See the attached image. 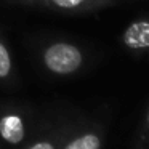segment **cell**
<instances>
[{
    "instance_id": "2",
    "label": "cell",
    "mask_w": 149,
    "mask_h": 149,
    "mask_svg": "<svg viewBox=\"0 0 149 149\" xmlns=\"http://www.w3.org/2000/svg\"><path fill=\"white\" fill-rule=\"evenodd\" d=\"M119 0H40L34 8H43L63 15H85L112 7Z\"/></svg>"
},
{
    "instance_id": "9",
    "label": "cell",
    "mask_w": 149,
    "mask_h": 149,
    "mask_svg": "<svg viewBox=\"0 0 149 149\" xmlns=\"http://www.w3.org/2000/svg\"><path fill=\"white\" fill-rule=\"evenodd\" d=\"M3 2H8V3L13 5H23V7H36L40 0H3Z\"/></svg>"
},
{
    "instance_id": "8",
    "label": "cell",
    "mask_w": 149,
    "mask_h": 149,
    "mask_svg": "<svg viewBox=\"0 0 149 149\" xmlns=\"http://www.w3.org/2000/svg\"><path fill=\"white\" fill-rule=\"evenodd\" d=\"M133 149H149V107L144 114V119L139 123L133 141Z\"/></svg>"
},
{
    "instance_id": "4",
    "label": "cell",
    "mask_w": 149,
    "mask_h": 149,
    "mask_svg": "<svg viewBox=\"0 0 149 149\" xmlns=\"http://www.w3.org/2000/svg\"><path fill=\"white\" fill-rule=\"evenodd\" d=\"M122 45L130 52L149 59V18H138L123 29Z\"/></svg>"
},
{
    "instance_id": "5",
    "label": "cell",
    "mask_w": 149,
    "mask_h": 149,
    "mask_svg": "<svg viewBox=\"0 0 149 149\" xmlns=\"http://www.w3.org/2000/svg\"><path fill=\"white\" fill-rule=\"evenodd\" d=\"M104 136L96 127H88L82 132H75L66 138L61 149H103Z\"/></svg>"
},
{
    "instance_id": "3",
    "label": "cell",
    "mask_w": 149,
    "mask_h": 149,
    "mask_svg": "<svg viewBox=\"0 0 149 149\" xmlns=\"http://www.w3.org/2000/svg\"><path fill=\"white\" fill-rule=\"evenodd\" d=\"M27 119L16 109H5L0 112V138L11 146H19L27 139Z\"/></svg>"
},
{
    "instance_id": "7",
    "label": "cell",
    "mask_w": 149,
    "mask_h": 149,
    "mask_svg": "<svg viewBox=\"0 0 149 149\" xmlns=\"http://www.w3.org/2000/svg\"><path fill=\"white\" fill-rule=\"evenodd\" d=\"M13 74V61L7 43L0 39V80H8Z\"/></svg>"
},
{
    "instance_id": "6",
    "label": "cell",
    "mask_w": 149,
    "mask_h": 149,
    "mask_svg": "<svg viewBox=\"0 0 149 149\" xmlns=\"http://www.w3.org/2000/svg\"><path fill=\"white\" fill-rule=\"evenodd\" d=\"M69 130H71L69 127H63V128L53 130V133H48V135L36 139L32 144H29L24 149H61V146L66 141V138L72 133Z\"/></svg>"
},
{
    "instance_id": "1",
    "label": "cell",
    "mask_w": 149,
    "mask_h": 149,
    "mask_svg": "<svg viewBox=\"0 0 149 149\" xmlns=\"http://www.w3.org/2000/svg\"><path fill=\"white\" fill-rule=\"evenodd\" d=\"M40 61L50 74L66 77L79 72L85 64V53L79 45L68 40L52 42L42 50Z\"/></svg>"
}]
</instances>
